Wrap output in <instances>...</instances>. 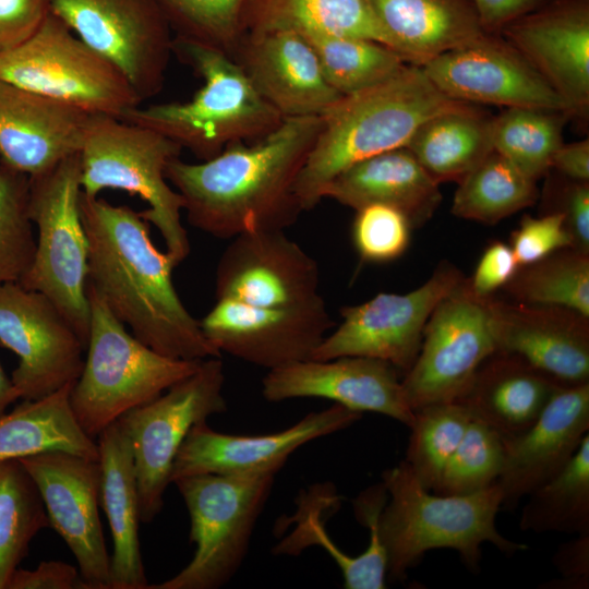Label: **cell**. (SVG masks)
<instances>
[{"mask_svg":"<svg viewBox=\"0 0 589 589\" xmlns=\"http://www.w3.org/2000/svg\"><path fill=\"white\" fill-rule=\"evenodd\" d=\"M48 526L41 496L21 461L0 462V589H7L32 539Z\"/></svg>","mask_w":589,"mask_h":589,"instance_id":"38","label":"cell"},{"mask_svg":"<svg viewBox=\"0 0 589 589\" xmlns=\"http://www.w3.org/2000/svg\"><path fill=\"white\" fill-rule=\"evenodd\" d=\"M224 386L220 357L207 358L194 373L117 420L132 448L141 521L160 513L173 460L191 428L227 410Z\"/></svg>","mask_w":589,"mask_h":589,"instance_id":"11","label":"cell"},{"mask_svg":"<svg viewBox=\"0 0 589 589\" xmlns=\"http://www.w3.org/2000/svg\"><path fill=\"white\" fill-rule=\"evenodd\" d=\"M20 396L11 381L3 370L0 363V416L7 412V409Z\"/></svg>","mask_w":589,"mask_h":589,"instance_id":"54","label":"cell"},{"mask_svg":"<svg viewBox=\"0 0 589 589\" xmlns=\"http://www.w3.org/2000/svg\"><path fill=\"white\" fill-rule=\"evenodd\" d=\"M429 80L446 96L468 104L567 112V104L501 35L480 37L423 64Z\"/></svg>","mask_w":589,"mask_h":589,"instance_id":"18","label":"cell"},{"mask_svg":"<svg viewBox=\"0 0 589 589\" xmlns=\"http://www.w3.org/2000/svg\"><path fill=\"white\" fill-rule=\"evenodd\" d=\"M172 51L203 79V86L188 101L137 106L122 120L149 128L207 160L230 144L263 139L285 119L225 52L176 37Z\"/></svg>","mask_w":589,"mask_h":589,"instance_id":"5","label":"cell"},{"mask_svg":"<svg viewBox=\"0 0 589 589\" xmlns=\"http://www.w3.org/2000/svg\"><path fill=\"white\" fill-rule=\"evenodd\" d=\"M471 419L468 408L459 400L430 404L413 411L404 460L428 491H436Z\"/></svg>","mask_w":589,"mask_h":589,"instance_id":"40","label":"cell"},{"mask_svg":"<svg viewBox=\"0 0 589 589\" xmlns=\"http://www.w3.org/2000/svg\"><path fill=\"white\" fill-rule=\"evenodd\" d=\"M51 0H0V52L27 40L51 12Z\"/></svg>","mask_w":589,"mask_h":589,"instance_id":"47","label":"cell"},{"mask_svg":"<svg viewBox=\"0 0 589 589\" xmlns=\"http://www.w3.org/2000/svg\"><path fill=\"white\" fill-rule=\"evenodd\" d=\"M492 122L493 117L464 103L424 121L405 147L436 182H459L494 151Z\"/></svg>","mask_w":589,"mask_h":589,"instance_id":"31","label":"cell"},{"mask_svg":"<svg viewBox=\"0 0 589 589\" xmlns=\"http://www.w3.org/2000/svg\"><path fill=\"white\" fill-rule=\"evenodd\" d=\"M7 589H89L73 565L44 561L35 569L16 568Z\"/></svg>","mask_w":589,"mask_h":589,"instance_id":"50","label":"cell"},{"mask_svg":"<svg viewBox=\"0 0 589 589\" xmlns=\"http://www.w3.org/2000/svg\"><path fill=\"white\" fill-rule=\"evenodd\" d=\"M199 322L220 353L267 370L311 359L335 325L321 294L309 302L283 308L216 299Z\"/></svg>","mask_w":589,"mask_h":589,"instance_id":"16","label":"cell"},{"mask_svg":"<svg viewBox=\"0 0 589 589\" xmlns=\"http://www.w3.org/2000/svg\"><path fill=\"white\" fill-rule=\"evenodd\" d=\"M561 386L518 357L495 351L480 365L458 400L472 419L505 440L528 430Z\"/></svg>","mask_w":589,"mask_h":589,"instance_id":"30","label":"cell"},{"mask_svg":"<svg viewBox=\"0 0 589 589\" xmlns=\"http://www.w3.org/2000/svg\"><path fill=\"white\" fill-rule=\"evenodd\" d=\"M519 267L536 263L550 254L572 248L564 216L549 212L540 217L525 216L512 232L509 244Z\"/></svg>","mask_w":589,"mask_h":589,"instance_id":"46","label":"cell"},{"mask_svg":"<svg viewBox=\"0 0 589 589\" xmlns=\"http://www.w3.org/2000/svg\"><path fill=\"white\" fill-rule=\"evenodd\" d=\"M552 563L561 578L548 584V588L587 589L589 587V533L577 534L562 543Z\"/></svg>","mask_w":589,"mask_h":589,"instance_id":"51","label":"cell"},{"mask_svg":"<svg viewBox=\"0 0 589 589\" xmlns=\"http://www.w3.org/2000/svg\"><path fill=\"white\" fill-rule=\"evenodd\" d=\"M176 38L216 48L229 57L241 37L247 0H157Z\"/></svg>","mask_w":589,"mask_h":589,"instance_id":"43","label":"cell"},{"mask_svg":"<svg viewBox=\"0 0 589 589\" xmlns=\"http://www.w3.org/2000/svg\"><path fill=\"white\" fill-rule=\"evenodd\" d=\"M503 462V437L485 423L471 419L434 493L467 495L484 490L497 481Z\"/></svg>","mask_w":589,"mask_h":589,"instance_id":"44","label":"cell"},{"mask_svg":"<svg viewBox=\"0 0 589 589\" xmlns=\"http://www.w3.org/2000/svg\"><path fill=\"white\" fill-rule=\"evenodd\" d=\"M82 221L88 239L91 287L131 333L173 359L204 360L221 353L181 301L172 256L157 249L140 212L82 192Z\"/></svg>","mask_w":589,"mask_h":589,"instance_id":"2","label":"cell"},{"mask_svg":"<svg viewBox=\"0 0 589 589\" xmlns=\"http://www.w3.org/2000/svg\"><path fill=\"white\" fill-rule=\"evenodd\" d=\"M181 151L149 128L106 115H92L80 151L82 192L97 196L115 189L145 201L148 207L141 217L157 228L178 265L191 247L181 221L184 201L165 172Z\"/></svg>","mask_w":589,"mask_h":589,"instance_id":"7","label":"cell"},{"mask_svg":"<svg viewBox=\"0 0 589 589\" xmlns=\"http://www.w3.org/2000/svg\"><path fill=\"white\" fill-rule=\"evenodd\" d=\"M80 153L29 178V217L36 227L32 263L17 281L45 294L87 345L88 239L82 221Z\"/></svg>","mask_w":589,"mask_h":589,"instance_id":"9","label":"cell"},{"mask_svg":"<svg viewBox=\"0 0 589 589\" xmlns=\"http://www.w3.org/2000/svg\"><path fill=\"white\" fill-rule=\"evenodd\" d=\"M551 0H472L484 33L500 35L515 20Z\"/></svg>","mask_w":589,"mask_h":589,"instance_id":"52","label":"cell"},{"mask_svg":"<svg viewBox=\"0 0 589 589\" xmlns=\"http://www.w3.org/2000/svg\"><path fill=\"white\" fill-rule=\"evenodd\" d=\"M384 44L406 63L431 59L484 34L472 0H365Z\"/></svg>","mask_w":589,"mask_h":589,"instance_id":"28","label":"cell"},{"mask_svg":"<svg viewBox=\"0 0 589 589\" xmlns=\"http://www.w3.org/2000/svg\"><path fill=\"white\" fill-rule=\"evenodd\" d=\"M29 178L0 161V284L19 281L35 252Z\"/></svg>","mask_w":589,"mask_h":589,"instance_id":"42","label":"cell"},{"mask_svg":"<svg viewBox=\"0 0 589 589\" xmlns=\"http://www.w3.org/2000/svg\"><path fill=\"white\" fill-rule=\"evenodd\" d=\"M503 288L517 302L562 306L589 317V254L558 250L519 267Z\"/></svg>","mask_w":589,"mask_h":589,"instance_id":"39","label":"cell"},{"mask_svg":"<svg viewBox=\"0 0 589 589\" xmlns=\"http://www.w3.org/2000/svg\"><path fill=\"white\" fill-rule=\"evenodd\" d=\"M461 104L443 94L413 64L376 85L341 96L321 116L322 129L296 184L303 212L323 200L325 187L341 171L405 147L424 121Z\"/></svg>","mask_w":589,"mask_h":589,"instance_id":"3","label":"cell"},{"mask_svg":"<svg viewBox=\"0 0 589 589\" xmlns=\"http://www.w3.org/2000/svg\"><path fill=\"white\" fill-rule=\"evenodd\" d=\"M551 168L567 179L589 181L588 139L569 144L563 143L553 155Z\"/></svg>","mask_w":589,"mask_h":589,"instance_id":"53","label":"cell"},{"mask_svg":"<svg viewBox=\"0 0 589 589\" xmlns=\"http://www.w3.org/2000/svg\"><path fill=\"white\" fill-rule=\"evenodd\" d=\"M50 10L115 63L142 101L159 93L173 38L157 0H51Z\"/></svg>","mask_w":589,"mask_h":589,"instance_id":"14","label":"cell"},{"mask_svg":"<svg viewBox=\"0 0 589 589\" xmlns=\"http://www.w3.org/2000/svg\"><path fill=\"white\" fill-rule=\"evenodd\" d=\"M551 212L563 214L572 248L589 254V181L568 179L562 187L558 207Z\"/></svg>","mask_w":589,"mask_h":589,"instance_id":"49","label":"cell"},{"mask_svg":"<svg viewBox=\"0 0 589 589\" xmlns=\"http://www.w3.org/2000/svg\"><path fill=\"white\" fill-rule=\"evenodd\" d=\"M589 434V383L561 386L538 420L504 440V462L496 484L501 509H514L570 461Z\"/></svg>","mask_w":589,"mask_h":589,"instance_id":"24","label":"cell"},{"mask_svg":"<svg viewBox=\"0 0 589 589\" xmlns=\"http://www.w3.org/2000/svg\"><path fill=\"white\" fill-rule=\"evenodd\" d=\"M361 418V412L333 404L269 434H227L213 430L207 420L197 422L176 455L170 482L187 476L243 473L277 464L286 465L289 456L301 446L345 430Z\"/></svg>","mask_w":589,"mask_h":589,"instance_id":"23","label":"cell"},{"mask_svg":"<svg viewBox=\"0 0 589 589\" xmlns=\"http://www.w3.org/2000/svg\"><path fill=\"white\" fill-rule=\"evenodd\" d=\"M242 31L324 33L385 45L365 0H247Z\"/></svg>","mask_w":589,"mask_h":589,"instance_id":"33","label":"cell"},{"mask_svg":"<svg viewBox=\"0 0 589 589\" xmlns=\"http://www.w3.org/2000/svg\"><path fill=\"white\" fill-rule=\"evenodd\" d=\"M570 116L538 108H506L493 118V149L537 182L551 169L554 153L563 144L562 131Z\"/></svg>","mask_w":589,"mask_h":589,"instance_id":"37","label":"cell"},{"mask_svg":"<svg viewBox=\"0 0 589 589\" xmlns=\"http://www.w3.org/2000/svg\"><path fill=\"white\" fill-rule=\"evenodd\" d=\"M526 497L522 531L589 533V434L563 470Z\"/></svg>","mask_w":589,"mask_h":589,"instance_id":"34","label":"cell"},{"mask_svg":"<svg viewBox=\"0 0 589 589\" xmlns=\"http://www.w3.org/2000/svg\"><path fill=\"white\" fill-rule=\"evenodd\" d=\"M69 384L0 416V462L62 450L98 460L97 443L75 419Z\"/></svg>","mask_w":589,"mask_h":589,"instance_id":"32","label":"cell"},{"mask_svg":"<svg viewBox=\"0 0 589 589\" xmlns=\"http://www.w3.org/2000/svg\"><path fill=\"white\" fill-rule=\"evenodd\" d=\"M231 58L283 118L322 116L342 96L326 81L314 49L300 33H245Z\"/></svg>","mask_w":589,"mask_h":589,"instance_id":"25","label":"cell"},{"mask_svg":"<svg viewBox=\"0 0 589 589\" xmlns=\"http://www.w3.org/2000/svg\"><path fill=\"white\" fill-rule=\"evenodd\" d=\"M509 43L567 104L589 108V0H551L502 29Z\"/></svg>","mask_w":589,"mask_h":589,"instance_id":"22","label":"cell"},{"mask_svg":"<svg viewBox=\"0 0 589 589\" xmlns=\"http://www.w3.org/2000/svg\"><path fill=\"white\" fill-rule=\"evenodd\" d=\"M301 35L314 49L326 81L342 96L386 81L408 64L396 51L372 39L324 33Z\"/></svg>","mask_w":589,"mask_h":589,"instance_id":"36","label":"cell"},{"mask_svg":"<svg viewBox=\"0 0 589 589\" xmlns=\"http://www.w3.org/2000/svg\"><path fill=\"white\" fill-rule=\"evenodd\" d=\"M92 115L0 80V161L38 177L79 154Z\"/></svg>","mask_w":589,"mask_h":589,"instance_id":"26","label":"cell"},{"mask_svg":"<svg viewBox=\"0 0 589 589\" xmlns=\"http://www.w3.org/2000/svg\"><path fill=\"white\" fill-rule=\"evenodd\" d=\"M0 80L89 115L122 119L142 103L123 72L52 12L27 40L0 52Z\"/></svg>","mask_w":589,"mask_h":589,"instance_id":"10","label":"cell"},{"mask_svg":"<svg viewBox=\"0 0 589 589\" xmlns=\"http://www.w3.org/2000/svg\"><path fill=\"white\" fill-rule=\"evenodd\" d=\"M89 332L82 372L70 405L84 432L95 438L121 416L194 373L202 360L166 357L129 333L87 286Z\"/></svg>","mask_w":589,"mask_h":589,"instance_id":"6","label":"cell"},{"mask_svg":"<svg viewBox=\"0 0 589 589\" xmlns=\"http://www.w3.org/2000/svg\"><path fill=\"white\" fill-rule=\"evenodd\" d=\"M438 185L407 147H399L341 171L325 187L323 199H333L356 211L371 204L387 205L418 227L438 207Z\"/></svg>","mask_w":589,"mask_h":589,"instance_id":"27","label":"cell"},{"mask_svg":"<svg viewBox=\"0 0 589 589\" xmlns=\"http://www.w3.org/2000/svg\"><path fill=\"white\" fill-rule=\"evenodd\" d=\"M411 228L400 211L383 204H371L357 209L352 240L363 261L390 262L407 250Z\"/></svg>","mask_w":589,"mask_h":589,"instance_id":"45","label":"cell"},{"mask_svg":"<svg viewBox=\"0 0 589 589\" xmlns=\"http://www.w3.org/2000/svg\"><path fill=\"white\" fill-rule=\"evenodd\" d=\"M34 481L49 525L73 553L89 589H110V556L98 513V460L62 450L19 459Z\"/></svg>","mask_w":589,"mask_h":589,"instance_id":"17","label":"cell"},{"mask_svg":"<svg viewBox=\"0 0 589 589\" xmlns=\"http://www.w3.org/2000/svg\"><path fill=\"white\" fill-rule=\"evenodd\" d=\"M518 268L510 247L504 242L494 241L483 251L468 283L477 296L488 298L504 287Z\"/></svg>","mask_w":589,"mask_h":589,"instance_id":"48","label":"cell"},{"mask_svg":"<svg viewBox=\"0 0 589 589\" xmlns=\"http://www.w3.org/2000/svg\"><path fill=\"white\" fill-rule=\"evenodd\" d=\"M0 344L19 359L11 381L23 400L73 384L83 369L86 347L69 320L17 281L0 284Z\"/></svg>","mask_w":589,"mask_h":589,"instance_id":"15","label":"cell"},{"mask_svg":"<svg viewBox=\"0 0 589 589\" xmlns=\"http://www.w3.org/2000/svg\"><path fill=\"white\" fill-rule=\"evenodd\" d=\"M100 496L113 553L110 589H147L139 542L140 502L130 440L118 421L98 435Z\"/></svg>","mask_w":589,"mask_h":589,"instance_id":"29","label":"cell"},{"mask_svg":"<svg viewBox=\"0 0 589 589\" xmlns=\"http://www.w3.org/2000/svg\"><path fill=\"white\" fill-rule=\"evenodd\" d=\"M322 124L321 116L285 118L263 139L207 160H170L165 175L189 224L219 239L292 226L303 212L296 184Z\"/></svg>","mask_w":589,"mask_h":589,"instance_id":"1","label":"cell"},{"mask_svg":"<svg viewBox=\"0 0 589 589\" xmlns=\"http://www.w3.org/2000/svg\"><path fill=\"white\" fill-rule=\"evenodd\" d=\"M284 466L175 480L190 515V541L195 552L177 575L147 589H217L226 585L242 565L275 477Z\"/></svg>","mask_w":589,"mask_h":589,"instance_id":"8","label":"cell"},{"mask_svg":"<svg viewBox=\"0 0 589 589\" xmlns=\"http://www.w3.org/2000/svg\"><path fill=\"white\" fill-rule=\"evenodd\" d=\"M464 278L454 265L443 262L412 291L381 292L363 303L341 308L340 324L325 336L311 359L366 357L385 361L405 374L417 359L432 311Z\"/></svg>","mask_w":589,"mask_h":589,"instance_id":"13","label":"cell"},{"mask_svg":"<svg viewBox=\"0 0 589 589\" xmlns=\"http://www.w3.org/2000/svg\"><path fill=\"white\" fill-rule=\"evenodd\" d=\"M496 351L562 386L589 383V317L570 309L489 299Z\"/></svg>","mask_w":589,"mask_h":589,"instance_id":"21","label":"cell"},{"mask_svg":"<svg viewBox=\"0 0 589 589\" xmlns=\"http://www.w3.org/2000/svg\"><path fill=\"white\" fill-rule=\"evenodd\" d=\"M382 483L387 500L377 518V534L392 580H404L431 550H454L470 572H478L484 543L507 555L527 549L496 528L502 506L496 482L472 494L441 495L423 488L401 460L382 472Z\"/></svg>","mask_w":589,"mask_h":589,"instance_id":"4","label":"cell"},{"mask_svg":"<svg viewBox=\"0 0 589 589\" xmlns=\"http://www.w3.org/2000/svg\"><path fill=\"white\" fill-rule=\"evenodd\" d=\"M321 506L315 512H302L298 528L275 548V552L294 554L308 545L317 544L327 551L340 568L346 589L386 588L387 560L377 534V517L370 516L364 521L370 531L366 549L357 556H350L342 552L324 530L320 518Z\"/></svg>","mask_w":589,"mask_h":589,"instance_id":"41","label":"cell"},{"mask_svg":"<svg viewBox=\"0 0 589 589\" xmlns=\"http://www.w3.org/2000/svg\"><path fill=\"white\" fill-rule=\"evenodd\" d=\"M316 261L284 230L250 231L231 239L215 273L216 299L283 308L320 296Z\"/></svg>","mask_w":589,"mask_h":589,"instance_id":"19","label":"cell"},{"mask_svg":"<svg viewBox=\"0 0 589 589\" xmlns=\"http://www.w3.org/2000/svg\"><path fill=\"white\" fill-rule=\"evenodd\" d=\"M537 199L536 181L493 151L458 182L452 213L494 225L534 204Z\"/></svg>","mask_w":589,"mask_h":589,"instance_id":"35","label":"cell"},{"mask_svg":"<svg viewBox=\"0 0 589 589\" xmlns=\"http://www.w3.org/2000/svg\"><path fill=\"white\" fill-rule=\"evenodd\" d=\"M398 371L366 357L309 359L268 370L262 395L271 402L292 398H324L358 412H375L409 428L413 411L404 398Z\"/></svg>","mask_w":589,"mask_h":589,"instance_id":"20","label":"cell"},{"mask_svg":"<svg viewBox=\"0 0 589 589\" xmlns=\"http://www.w3.org/2000/svg\"><path fill=\"white\" fill-rule=\"evenodd\" d=\"M489 299L477 296L464 278L434 308L417 359L401 380L412 411L460 399L480 365L496 351Z\"/></svg>","mask_w":589,"mask_h":589,"instance_id":"12","label":"cell"}]
</instances>
